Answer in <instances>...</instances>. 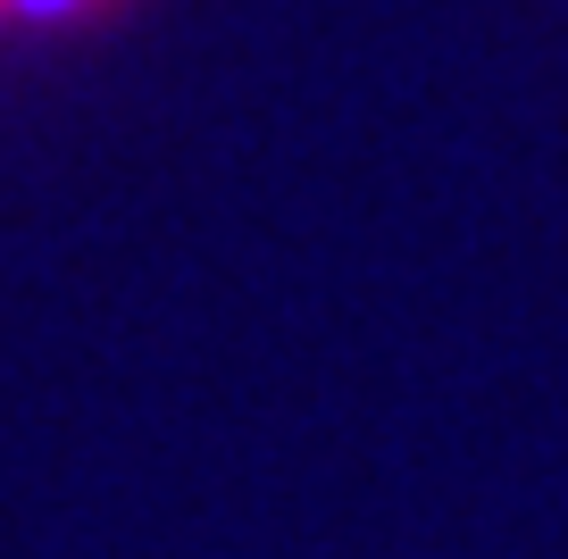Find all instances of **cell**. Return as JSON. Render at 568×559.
Here are the masks:
<instances>
[{
  "mask_svg": "<svg viewBox=\"0 0 568 559\" xmlns=\"http://www.w3.org/2000/svg\"><path fill=\"white\" fill-rule=\"evenodd\" d=\"M125 0H0V26H34V34H75V26L118 18Z\"/></svg>",
  "mask_w": 568,
  "mask_h": 559,
  "instance_id": "6da1fadb",
  "label": "cell"
}]
</instances>
